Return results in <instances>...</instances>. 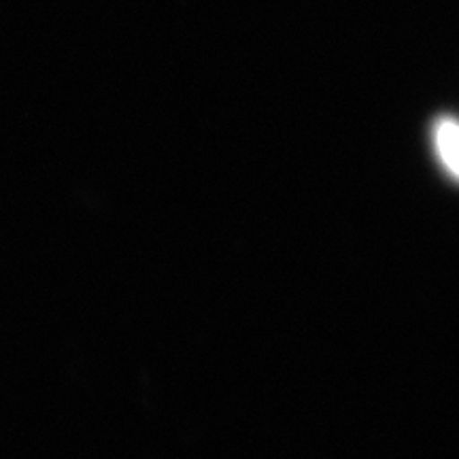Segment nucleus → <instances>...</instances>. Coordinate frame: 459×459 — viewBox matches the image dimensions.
I'll return each mask as SVG.
<instances>
[{"instance_id": "f257e3e1", "label": "nucleus", "mask_w": 459, "mask_h": 459, "mask_svg": "<svg viewBox=\"0 0 459 459\" xmlns=\"http://www.w3.org/2000/svg\"><path fill=\"white\" fill-rule=\"evenodd\" d=\"M434 136V149L438 156L443 169L449 172L451 177H457L459 169V134L457 124L453 117H438L432 130Z\"/></svg>"}]
</instances>
